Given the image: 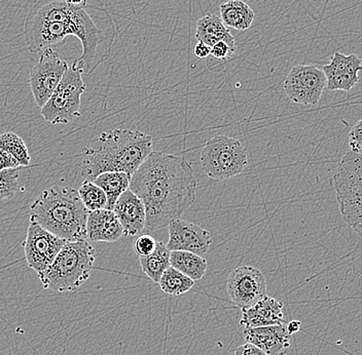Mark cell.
<instances>
[{
  "instance_id": "cell-1",
  "label": "cell",
  "mask_w": 362,
  "mask_h": 355,
  "mask_svg": "<svg viewBox=\"0 0 362 355\" xmlns=\"http://www.w3.org/2000/svg\"><path fill=\"white\" fill-rule=\"evenodd\" d=\"M197 186L194 169L185 157L153 151L129 187L146 205L144 230L156 232L180 218L196 201Z\"/></svg>"
},
{
  "instance_id": "cell-2",
  "label": "cell",
  "mask_w": 362,
  "mask_h": 355,
  "mask_svg": "<svg viewBox=\"0 0 362 355\" xmlns=\"http://www.w3.org/2000/svg\"><path fill=\"white\" fill-rule=\"evenodd\" d=\"M25 42L29 51L40 54L62 47L68 36H76L83 45L78 60L89 67L100 44V30L85 8H74L65 0L34 6L24 25Z\"/></svg>"
},
{
  "instance_id": "cell-3",
  "label": "cell",
  "mask_w": 362,
  "mask_h": 355,
  "mask_svg": "<svg viewBox=\"0 0 362 355\" xmlns=\"http://www.w3.org/2000/svg\"><path fill=\"white\" fill-rule=\"evenodd\" d=\"M153 152V137L139 131L115 128L102 133L81 152V176L94 181L107 172H124L132 177Z\"/></svg>"
},
{
  "instance_id": "cell-4",
  "label": "cell",
  "mask_w": 362,
  "mask_h": 355,
  "mask_svg": "<svg viewBox=\"0 0 362 355\" xmlns=\"http://www.w3.org/2000/svg\"><path fill=\"white\" fill-rule=\"evenodd\" d=\"M88 216L78 190L68 186L45 189L30 205V221L66 241L88 239Z\"/></svg>"
},
{
  "instance_id": "cell-5",
  "label": "cell",
  "mask_w": 362,
  "mask_h": 355,
  "mask_svg": "<svg viewBox=\"0 0 362 355\" xmlns=\"http://www.w3.org/2000/svg\"><path fill=\"white\" fill-rule=\"evenodd\" d=\"M96 253L85 241H67L52 265L38 275L44 289L56 293H71L89 279Z\"/></svg>"
},
{
  "instance_id": "cell-6",
  "label": "cell",
  "mask_w": 362,
  "mask_h": 355,
  "mask_svg": "<svg viewBox=\"0 0 362 355\" xmlns=\"http://www.w3.org/2000/svg\"><path fill=\"white\" fill-rule=\"evenodd\" d=\"M334 184L344 222L362 236V155L349 151L341 158Z\"/></svg>"
},
{
  "instance_id": "cell-7",
  "label": "cell",
  "mask_w": 362,
  "mask_h": 355,
  "mask_svg": "<svg viewBox=\"0 0 362 355\" xmlns=\"http://www.w3.org/2000/svg\"><path fill=\"white\" fill-rule=\"evenodd\" d=\"M83 71L85 67L78 59L71 66H68L51 98L40 108V114L45 121L66 124L81 116V96L86 90Z\"/></svg>"
},
{
  "instance_id": "cell-8",
  "label": "cell",
  "mask_w": 362,
  "mask_h": 355,
  "mask_svg": "<svg viewBox=\"0 0 362 355\" xmlns=\"http://www.w3.org/2000/svg\"><path fill=\"white\" fill-rule=\"evenodd\" d=\"M248 155L245 147L228 136H215L206 142L201 153V167L208 177L228 180L245 171Z\"/></svg>"
},
{
  "instance_id": "cell-9",
  "label": "cell",
  "mask_w": 362,
  "mask_h": 355,
  "mask_svg": "<svg viewBox=\"0 0 362 355\" xmlns=\"http://www.w3.org/2000/svg\"><path fill=\"white\" fill-rule=\"evenodd\" d=\"M327 88L325 72L314 65H296L283 83L289 100L304 106L317 105Z\"/></svg>"
},
{
  "instance_id": "cell-10",
  "label": "cell",
  "mask_w": 362,
  "mask_h": 355,
  "mask_svg": "<svg viewBox=\"0 0 362 355\" xmlns=\"http://www.w3.org/2000/svg\"><path fill=\"white\" fill-rule=\"evenodd\" d=\"M40 54V60L31 69L29 85L36 105L42 108L64 76L68 64L59 58L55 49H45Z\"/></svg>"
},
{
  "instance_id": "cell-11",
  "label": "cell",
  "mask_w": 362,
  "mask_h": 355,
  "mask_svg": "<svg viewBox=\"0 0 362 355\" xmlns=\"http://www.w3.org/2000/svg\"><path fill=\"white\" fill-rule=\"evenodd\" d=\"M67 241L30 221L24 246L25 260L36 275L45 272Z\"/></svg>"
},
{
  "instance_id": "cell-12",
  "label": "cell",
  "mask_w": 362,
  "mask_h": 355,
  "mask_svg": "<svg viewBox=\"0 0 362 355\" xmlns=\"http://www.w3.org/2000/svg\"><path fill=\"white\" fill-rule=\"evenodd\" d=\"M226 291L239 308H246L267 296V280L262 271L252 266L238 267L228 275Z\"/></svg>"
},
{
  "instance_id": "cell-13",
  "label": "cell",
  "mask_w": 362,
  "mask_h": 355,
  "mask_svg": "<svg viewBox=\"0 0 362 355\" xmlns=\"http://www.w3.org/2000/svg\"><path fill=\"white\" fill-rule=\"evenodd\" d=\"M169 241L166 244L170 251H185L204 255L209 252L212 236L208 230L196 224L175 219L168 225Z\"/></svg>"
},
{
  "instance_id": "cell-14",
  "label": "cell",
  "mask_w": 362,
  "mask_h": 355,
  "mask_svg": "<svg viewBox=\"0 0 362 355\" xmlns=\"http://www.w3.org/2000/svg\"><path fill=\"white\" fill-rule=\"evenodd\" d=\"M362 70V61L354 54L344 55L334 52L330 62L323 66L327 78V89L350 92L359 81V72Z\"/></svg>"
},
{
  "instance_id": "cell-15",
  "label": "cell",
  "mask_w": 362,
  "mask_h": 355,
  "mask_svg": "<svg viewBox=\"0 0 362 355\" xmlns=\"http://www.w3.org/2000/svg\"><path fill=\"white\" fill-rule=\"evenodd\" d=\"M243 338L246 343L257 346L268 355H284L291 347V335L287 331L286 323L245 327Z\"/></svg>"
},
{
  "instance_id": "cell-16",
  "label": "cell",
  "mask_w": 362,
  "mask_h": 355,
  "mask_svg": "<svg viewBox=\"0 0 362 355\" xmlns=\"http://www.w3.org/2000/svg\"><path fill=\"white\" fill-rule=\"evenodd\" d=\"M113 212L123 226L126 236H135L141 234L146 228V205L132 190H126L119 196Z\"/></svg>"
},
{
  "instance_id": "cell-17",
  "label": "cell",
  "mask_w": 362,
  "mask_h": 355,
  "mask_svg": "<svg viewBox=\"0 0 362 355\" xmlns=\"http://www.w3.org/2000/svg\"><path fill=\"white\" fill-rule=\"evenodd\" d=\"M124 235V228L113 211L103 209L89 212L87 237L92 243H115Z\"/></svg>"
},
{
  "instance_id": "cell-18",
  "label": "cell",
  "mask_w": 362,
  "mask_h": 355,
  "mask_svg": "<svg viewBox=\"0 0 362 355\" xmlns=\"http://www.w3.org/2000/svg\"><path fill=\"white\" fill-rule=\"evenodd\" d=\"M240 325L245 327H266L285 323L283 303L275 298L264 296L252 306L242 308Z\"/></svg>"
},
{
  "instance_id": "cell-19",
  "label": "cell",
  "mask_w": 362,
  "mask_h": 355,
  "mask_svg": "<svg viewBox=\"0 0 362 355\" xmlns=\"http://www.w3.org/2000/svg\"><path fill=\"white\" fill-rule=\"evenodd\" d=\"M196 38L209 47L219 42H225L230 47H236L234 36L221 21V17L214 13L204 16L197 22Z\"/></svg>"
},
{
  "instance_id": "cell-20",
  "label": "cell",
  "mask_w": 362,
  "mask_h": 355,
  "mask_svg": "<svg viewBox=\"0 0 362 355\" xmlns=\"http://www.w3.org/2000/svg\"><path fill=\"white\" fill-rule=\"evenodd\" d=\"M221 19L226 27L238 31L250 28L255 20V11L243 0H228L219 6Z\"/></svg>"
},
{
  "instance_id": "cell-21",
  "label": "cell",
  "mask_w": 362,
  "mask_h": 355,
  "mask_svg": "<svg viewBox=\"0 0 362 355\" xmlns=\"http://www.w3.org/2000/svg\"><path fill=\"white\" fill-rule=\"evenodd\" d=\"M170 264L194 282L202 279L208 268L207 260L203 255L185 251H172Z\"/></svg>"
},
{
  "instance_id": "cell-22",
  "label": "cell",
  "mask_w": 362,
  "mask_h": 355,
  "mask_svg": "<svg viewBox=\"0 0 362 355\" xmlns=\"http://www.w3.org/2000/svg\"><path fill=\"white\" fill-rule=\"evenodd\" d=\"M93 182L100 187L107 196V207L113 211L119 196L130 187L131 176L124 172H107L101 174Z\"/></svg>"
},
{
  "instance_id": "cell-23",
  "label": "cell",
  "mask_w": 362,
  "mask_h": 355,
  "mask_svg": "<svg viewBox=\"0 0 362 355\" xmlns=\"http://www.w3.org/2000/svg\"><path fill=\"white\" fill-rule=\"evenodd\" d=\"M170 254H171V251L167 248L166 244L163 241H158L155 251L151 255L139 257V263L142 271L155 284H158L163 273L171 266Z\"/></svg>"
},
{
  "instance_id": "cell-24",
  "label": "cell",
  "mask_w": 362,
  "mask_h": 355,
  "mask_svg": "<svg viewBox=\"0 0 362 355\" xmlns=\"http://www.w3.org/2000/svg\"><path fill=\"white\" fill-rule=\"evenodd\" d=\"M158 284H160V289L167 295L177 297V296L185 295V293L191 291L194 282L177 269L170 266L163 273Z\"/></svg>"
},
{
  "instance_id": "cell-25",
  "label": "cell",
  "mask_w": 362,
  "mask_h": 355,
  "mask_svg": "<svg viewBox=\"0 0 362 355\" xmlns=\"http://www.w3.org/2000/svg\"><path fill=\"white\" fill-rule=\"evenodd\" d=\"M0 150L13 156L21 167H28L31 162L28 148L24 140L20 136L13 132L0 135Z\"/></svg>"
},
{
  "instance_id": "cell-26",
  "label": "cell",
  "mask_w": 362,
  "mask_h": 355,
  "mask_svg": "<svg viewBox=\"0 0 362 355\" xmlns=\"http://www.w3.org/2000/svg\"><path fill=\"white\" fill-rule=\"evenodd\" d=\"M78 191L79 198L88 211H99L107 207V196L105 192L92 181H83Z\"/></svg>"
},
{
  "instance_id": "cell-27",
  "label": "cell",
  "mask_w": 362,
  "mask_h": 355,
  "mask_svg": "<svg viewBox=\"0 0 362 355\" xmlns=\"http://www.w3.org/2000/svg\"><path fill=\"white\" fill-rule=\"evenodd\" d=\"M18 169H4L0 172V200H11L19 190Z\"/></svg>"
},
{
  "instance_id": "cell-28",
  "label": "cell",
  "mask_w": 362,
  "mask_h": 355,
  "mask_svg": "<svg viewBox=\"0 0 362 355\" xmlns=\"http://www.w3.org/2000/svg\"><path fill=\"white\" fill-rule=\"evenodd\" d=\"M157 243L158 241H156L155 237L151 236V235H140L134 244L136 254L139 255V257L151 255L155 251Z\"/></svg>"
},
{
  "instance_id": "cell-29",
  "label": "cell",
  "mask_w": 362,
  "mask_h": 355,
  "mask_svg": "<svg viewBox=\"0 0 362 355\" xmlns=\"http://www.w3.org/2000/svg\"><path fill=\"white\" fill-rule=\"evenodd\" d=\"M348 143H349L350 151L362 155V119L357 121L351 128Z\"/></svg>"
},
{
  "instance_id": "cell-30",
  "label": "cell",
  "mask_w": 362,
  "mask_h": 355,
  "mask_svg": "<svg viewBox=\"0 0 362 355\" xmlns=\"http://www.w3.org/2000/svg\"><path fill=\"white\" fill-rule=\"evenodd\" d=\"M236 47H230L225 42H217L211 47V55L217 60L226 61V59L230 58L234 55Z\"/></svg>"
},
{
  "instance_id": "cell-31",
  "label": "cell",
  "mask_w": 362,
  "mask_h": 355,
  "mask_svg": "<svg viewBox=\"0 0 362 355\" xmlns=\"http://www.w3.org/2000/svg\"><path fill=\"white\" fill-rule=\"evenodd\" d=\"M19 162L4 151L0 150V172L4 169H18L20 167Z\"/></svg>"
},
{
  "instance_id": "cell-32",
  "label": "cell",
  "mask_w": 362,
  "mask_h": 355,
  "mask_svg": "<svg viewBox=\"0 0 362 355\" xmlns=\"http://www.w3.org/2000/svg\"><path fill=\"white\" fill-rule=\"evenodd\" d=\"M234 355H268L266 352L262 351L257 346L251 344V343H246V344L239 346L235 350Z\"/></svg>"
},
{
  "instance_id": "cell-33",
  "label": "cell",
  "mask_w": 362,
  "mask_h": 355,
  "mask_svg": "<svg viewBox=\"0 0 362 355\" xmlns=\"http://www.w3.org/2000/svg\"><path fill=\"white\" fill-rule=\"evenodd\" d=\"M194 56L199 59L208 58L211 55V47H208L207 44H203V42H198L194 49Z\"/></svg>"
},
{
  "instance_id": "cell-34",
  "label": "cell",
  "mask_w": 362,
  "mask_h": 355,
  "mask_svg": "<svg viewBox=\"0 0 362 355\" xmlns=\"http://www.w3.org/2000/svg\"><path fill=\"white\" fill-rule=\"evenodd\" d=\"M286 327L289 334L293 335L298 333L300 330V322H298V320H293V322L287 323Z\"/></svg>"
},
{
  "instance_id": "cell-35",
  "label": "cell",
  "mask_w": 362,
  "mask_h": 355,
  "mask_svg": "<svg viewBox=\"0 0 362 355\" xmlns=\"http://www.w3.org/2000/svg\"><path fill=\"white\" fill-rule=\"evenodd\" d=\"M65 1L74 8H85V6H87V0H65Z\"/></svg>"
}]
</instances>
